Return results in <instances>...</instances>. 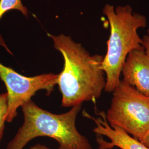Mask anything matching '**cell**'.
Returning a JSON list of instances; mask_svg holds the SVG:
<instances>
[{
  "label": "cell",
  "mask_w": 149,
  "mask_h": 149,
  "mask_svg": "<svg viewBox=\"0 0 149 149\" xmlns=\"http://www.w3.org/2000/svg\"><path fill=\"white\" fill-rule=\"evenodd\" d=\"M48 35L64 60V68L57 82L62 95V107H72L85 102H96L106 86L105 74L101 68L103 56L91 55L70 36Z\"/></svg>",
  "instance_id": "6da1fadb"
},
{
  "label": "cell",
  "mask_w": 149,
  "mask_h": 149,
  "mask_svg": "<svg viewBox=\"0 0 149 149\" xmlns=\"http://www.w3.org/2000/svg\"><path fill=\"white\" fill-rule=\"evenodd\" d=\"M21 108L24 122L6 149H23L30 141L41 136L55 140L59 144L58 149H92L88 140L76 127L81 104L60 114L41 108L32 100Z\"/></svg>",
  "instance_id": "7a4b0ae2"
},
{
  "label": "cell",
  "mask_w": 149,
  "mask_h": 149,
  "mask_svg": "<svg viewBox=\"0 0 149 149\" xmlns=\"http://www.w3.org/2000/svg\"><path fill=\"white\" fill-rule=\"evenodd\" d=\"M110 25L106 55L101 68L106 75L104 91L113 92L120 82L123 66L128 54L135 50H144L138 30L147 26L144 15L133 11L130 5L114 6L107 4L103 8Z\"/></svg>",
  "instance_id": "3957f363"
},
{
  "label": "cell",
  "mask_w": 149,
  "mask_h": 149,
  "mask_svg": "<svg viewBox=\"0 0 149 149\" xmlns=\"http://www.w3.org/2000/svg\"><path fill=\"white\" fill-rule=\"evenodd\" d=\"M106 118L110 126L140 141L149 128V97L120 80L113 91Z\"/></svg>",
  "instance_id": "277c9868"
},
{
  "label": "cell",
  "mask_w": 149,
  "mask_h": 149,
  "mask_svg": "<svg viewBox=\"0 0 149 149\" xmlns=\"http://www.w3.org/2000/svg\"><path fill=\"white\" fill-rule=\"evenodd\" d=\"M58 77L59 74L53 73L27 77L0 63V79L5 85L8 96L6 122H12L17 116L18 109L31 100L38 91L45 90L47 95H50Z\"/></svg>",
  "instance_id": "5b68a950"
},
{
  "label": "cell",
  "mask_w": 149,
  "mask_h": 149,
  "mask_svg": "<svg viewBox=\"0 0 149 149\" xmlns=\"http://www.w3.org/2000/svg\"><path fill=\"white\" fill-rule=\"evenodd\" d=\"M100 116L95 118L91 116L85 111L83 116L92 119L96 125L93 129L97 135V142L99 149H149L148 147L134 138L122 129L111 127L107 122L106 114L103 111L97 112Z\"/></svg>",
  "instance_id": "8992f818"
},
{
  "label": "cell",
  "mask_w": 149,
  "mask_h": 149,
  "mask_svg": "<svg viewBox=\"0 0 149 149\" xmlns=\"http://www.w3.org/2000/svg\"><path fill=\"white\" fill-rule=\"evenodd\" d=\"M121 74L123 82L149 97V56L144 50H135L128 54Z\"/></svg>",
  "instance_id": "52a82bcc"
},
{
  "label": "cell",
  "mask_w": 149,
  "mask_h": 149,
  "mask_svg": "<svg viewBox=\"0 0 149 149\" xmlns=\"http://www.w3.org/2000/svg\"><path fill=\"white\" fill-rule=\"evenodd\" d=\"M16 10L21 11L24 16H28L27 8L23 6L21 0H0V20L8 11ZM0 46L3 47L9 53L13 55L0 34Z\"/></svg>",
  "instance_id": "ba28073f"
},
{
  "label": "cell",
  "mask_w": 149,
  "mask_h": 149,
  "mask_svg": "<svg viewBox=\"0 0 149 149\" xmlns=\"http://www.w3.org/2000/svg\"><path fill=\"white\" fill-rule=\"evenodd\" d=\"M7 109L8 96L6 92L0 94V143L4 134Z\"/></svg>",
  "instance_id": "9c48e42d"
},
{
  "label": "cell",
  "mask_w": 149,
  "mask_h": 149,
  "mask_svg": "<svg viewBox=\"0 0 149 149\" xmlns=\"http://www.w3.org/2000/svg\"><path fill=\"white\" fill-rule=\"evenodd\" d=\"M142 45L144 49L145 53L149 56V28L147 31V34L144 35L142 38Z\"/></svg>",
  "instance_id": "30bf717a"
},
{
  "label": "cell",
  "mask_w": 149,
  "mask_h": 149,
  "mask_svg": "<svg viewBox=\"0 0 149 149\" xmlns=\"http://www.w3.org/2000/svg\"><path fill=\"white\" fill-rule=\"evenodd\" d=\"M140 141L149 148V128L146 132L144 137Z\"/></svg>",
  "instance_id": "8fae6325"
},
{
  "label": "cell",
  "mask_w": 149,
  "mask_h": 149,
  "mask_svg": "<svg viewBox=\"0 0 149 149\" xmlns=\"http://www.w3.org/2000/svg\"><path fill=\"white\" fill-rule=\"evenodd\" d=\"M29 149H51L42 144H38L32 146Z\"/></svg>",
  "instance_id": "7c38bea8"
}]
</instances>
